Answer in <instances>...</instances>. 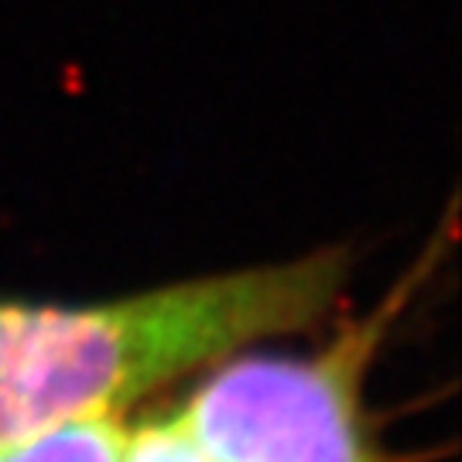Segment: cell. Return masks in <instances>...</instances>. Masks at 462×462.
Segmentation results:
<instances>
[{
  "instance_id": "1",
  "label": "cell",
  "mask_w": 462,
  "mask_h": 462,
  "mask_svg": "<svg viewBox=\"0 0 462 462\" xmlns=\"http://www.w3.org/2000/svg\"><path fill=\"white\" fill-rule=\"evenodd\" d=\"M343 281L346 253L319 251L110 302L0 298V456L69 424L120 418L189 370L308 329Z\"/></svg>"
},
{
  "instance_id": "2",
  "label": "cell",
  "mask_w": 462,
  "mask_h": 462,
  "mask_svg": "<svg viewBox=\"0 0 462 462\" xmlns=\"http://www.w3.org/2000/svg\"><path fill=\"white\" fill-rule=\"evenodd\" d=\"M394 302L319 353L227 356L178 411L210 462H381L364 381Z\"/></svg>"
},
{
  "instance_id": "4",
  "label": "cell",
  "mask_w": 462,
  "mask_h": 462,
  "mask_svg": "<svg viewBox=\"0 0 462 462\" xmlns=\"http://www.w3.org/2000/svg\"><path fill=\"white\" fill-rule=\"evenodd\" d=\"M120 462H210L202 449L192 442L178 411L154 415L137 428H127Z\"/></svg>"
},
{
  "instance_id": "3",
  "label": "cell",
  "mask_w": 462,
  "mask_h": 462,
  "mask_svg": "<svg viewBox=\"0 0 462 462\" xmlns=\"http://www.w3.org/2000/svg\"><path fill=\"white\" fill-rule=\"evenodd\" d=\"M127 428L120 418H99L58 428L35 442L4 452L0 462H120Z\"/></svg>"
}]
</instances>
